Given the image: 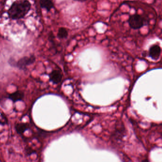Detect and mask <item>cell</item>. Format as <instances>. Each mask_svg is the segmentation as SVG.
<instances>
[{"mask_svg": "<svg viewBox=\"0 0 162 162\" xmlns=\"http://www.w3.org/2000/svg\"><path fill=\"white\" fill-rule=\"evenodd\" d=\"M50 81L54 84H57L61 82L62 79V74L59 70H53L49 74Z\"/></svg>", "mask_w": 162, "mask_h": 162, "instance_id": "5", "label": "cell"}, {"mask_svg": "<svg viewBox=\"0 0 162 162\" xmlns=\"http://www.w3.org/2000/svg\"><path fill=\"white\" fill-rule=\"evenodd\" d=\"M68 36V32L66 28L61 27L59 28L57 33V37L59 39H66Z\"/></svg>", "mask_w": 162, "mask_h": 162, "instance_id": "9", "label": "cell"}, {"mask_svg": "<svg viewBox=\"0 0 162 162\" xmlns=\"http://www.w3.org/2000/svg\"><path fill=\"white\" fill-rule=\"evenodd\" d=\"M128 22L131 28L134 30H138L144 26V19L139 14L135 13L130 16Z\"/></svg>", "mask_w": 162, "mask_h": 162, "instance_id": "2", "label": "cell"}, {"mask_svg": "<svg viewBox=\"0 0 162 162\" xmlns=\"http://www.w3.org/2000/svg\"><path fill=\"white\" fill-rule=\"evenodd\" d=\"M161 53V48L157 44H154L149 48V56L153 60H157Z\"/></svg>", "mask_w": 162, "mask_h": 162, "instance_id": "4", "label": "cell"}, {"mask_svg": "<svg viewBox=\"0 0 162 162\" xmlns=\"http://www.w3.org/2000/svg\"><path fill=\"white\" fill-rule=\"evenodd\" d=\"M31 6L32 4L28 0H17L8 9V17L12 20L22 19L31 10Z\"/></svg>", "mask_w": 162, "mask_h": 162, "instance_id": "1", "label": "cell"}, {"mask_svg": "<svg viewBox=\"0 0 162 162\" xmlns=\"http://www.w3.org/2000/svg\"><path fill=\"white\" fill-rule=\"evenodd\" d=\"M29 125L24 123H18L15 125V129L18 134L22 135L29 129Z\"/></svg>", "mask_w": 162, "mask_h": 162, "instance_id": "7", "label": "cell"}, {"mask_svg": "<svg viewBox=\"0 0 162 162\" xmlns=\"http://www.w3.org/2000/svg\"><path fill=\"white\" fill-rule=\"evenodd\" d=\"M40 4L41 8L46 9L48 12L51 11V10L54 7L53 2L52 0H40Z\"/></svg>", "mask_w": 162, "mask_h": 162, "instance_id": "8", "label": "cell"}, {"mask_svg": "<svg viewBox=\"0 0 162 162\" xmlns=\"http://www.w3.org/2000/svg\"><path fill=\"white\" fill-rule=\"evenodd\" d=\"M24 94L22 91H17L8 95V98L13 102L22 101L24 99Z\"/></svg>", "mask_w": 162, "mask_h": 162, "instance_id": "6", "label": "cell"}, {"mask_svg": "<svg viewBox=\"0 0 162 162\" xmlns=\"http://www.w3.org/2000/svg\"><path fill=\"white\" fill-rule=\"evenodd\" d=\"M36 57L34 55H32L29 57L25 56L21 58L15 63V67L19 70H25L27 69V66L31 65L35 62Z\"/></svg>", "mask_w": 162, "mask_h": 162, "instance_id": "3", "label": "cell"}, {"mask_svg": "<svg viewBox=\"0 0 162 162\" xmlns=\"http://www.w3.org/2000/svg\"><path fill=\"white\" fill-rule=\"evenodd\" d=\"M74 1L79 2H84L86 1L87 0H74Z\"/></svg>", "mask_w": 162, "mask_h": 162, "instance_id": "10", "label": "cell"}]
</instances>
